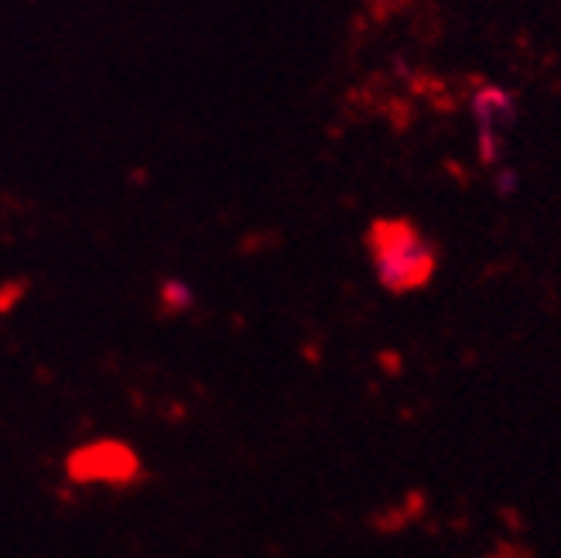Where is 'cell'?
Masks as SVG:
<instances>
[{
    "label": "cell",
    "instance_id": "4",
    "mask_svg": "<svg viewBox=\"0 0 561 558\" xmlns=\"http://www.w3.org/2000/svg\"><path fill=\"white\" fill-rule=\"evenodd\" d=\"M158 301H161L164 312L182 316V312H188L192 305H195V292H192L188 282H182V277H164L161 288H158Z\"/></svg>",
    "mask_w": 561,
    "mask_h": 558
},
{
    "label": "cell",
    "instance_id": "2",
    "mask_svg": "<svg viewBox=\"0 0 561 558\" xmlns=\"http://www.w3.org/2000/svg\"><path fill=\"white\" fill-rule=\"evenodd\" d=\"M472 117L476 127H480V158L486 164H496L503 158V148H507V134L517 124V103L503 87H486L476 90L472 96Z\"/></svg>",
    "mask_w": 561,
    "mask_h": 558
},
{
    "label": "cell",
    "instance_id": "3",
    "mask_svg": "<svg viewBox=\"0 0 561 558\" xmlns=\"http://www.w3.org/2000/svg\"><path fill=\"white\" fill-rule=\"evenodd\" d=\"M69 469L76 480H87V483H121L137 469V459L124 445L96 442V445H87V449H79Z\"/></svg>",
    "mask_w": 561,
    "mask_h": 558
},
{
    "label": "cell",
    "instance_id": "1",
    "mask_svg": "<svg viewBox=\"0 0 561 558\" xmlns=\"http://www.w3.org/2000/svg\"><path fill=\"white\" fill-rule=\"evenodd\" d=\"M367 250L380 288L390 295H411L432 285L438 274V247L411 219L383 216L367 230Z\"/></svg>",
    "mask_w": 561,
    "mask_h": 558
}]
</instances>
